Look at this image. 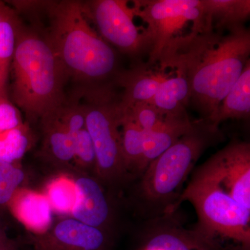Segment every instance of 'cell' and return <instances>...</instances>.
Wrapping results in <instances>:
<instances>
[{
  "mask_svg": "<svg viewBox=\"0 0 250 250\" xmlns=\"http://www.w3.org/2000/svg\"><path fill=\"white\" fill-rule=\"evenodd\" d=\"M74 161L83 173L95 175L96 173L97 159L95 147L86 129L77 133L75 138Z\"/></svg>",
  "mask_w": 250,
  "mask_h": 250,
  "instance_id": "d4e9b609",
  "label": "cell"
},
{
  "mask_svg": "<svg viewBox=\"0 0 250 250\" xmlns=\"http://www.w3.org/2000/svg\"><path fill=\"white\" fill-rule=\"evenodd\" d=\"M173 73V70L167 73L158 67L154 70L144 62L124 70L117 82L123 90L119 95L121 108L126 109L136 104L150 103L163 82Z\"/></svg>",
  "mask_w": 250,
  "mask_h": 250,
  "instance_id": "7c38bea8",
  "label": "cell"
},
{
  "mask_svg": "<svg viewBox=\"0 0 250 250\" xmlns=\"http://www.w3.org/2000/svg\"><path fill=\"white\" fill-rule=\"evenodd\" d=\"M47 39L66 76L83 85V91L114 90L124 70L117 51L90 24L83 2L61 1L49 5Z\"/></svg>",
  "mask_w": 250,
  "mask_h": 250,
  "instance_id": "7a4b0ae2",
  "label": "cell"
},
{
  "mask_svg": "<svg viewBox=\"0 0 250 250\" xmlns=\"http://www.w3.org/2000/svg\"><path fill=\"white\" fill-rule=\"evenodd\" d=\"M121 135L122 151L128 174L141 175L144 152V132L123 111Z\"/></svg>",
  "mask_w": 250,
  "mask_h": 250,
  "instance_id": "ffe728a7",
  "label": "cell"
},
{
  "mask_svg": "<svg viewBox=\"0 0 250 250\" xmlns=\"http://www.w3.org/2000/svg\"><path fill=\"white\" fill-rule=\"evenodd\" d=\"M14 164L0 161V182L4 179V177L9 173L10 171L15 167Z\"/></svg>",
  "mask_w": 250,
  "mask_h": 250,
  "instance_id": "f1b7e54d",
  "label": "cell"
},
{
  "mask_svg": "<svg viewBox=\"0 0 250 250\" xmlns=\"http://www.w3.org/2000/svg\"><path fill=\"white\" fill-rule=\"evenodd\" d=\"M4 220V208H0V245L8 239L6 233V225Z\"/></svg>",
  "mask_w": 250,
  "mask_h": 250,
  "instance_id": "83f0119b",
  "label": "cell"
},
{
  "mask_svg": "<svg viewBox=\"0 0 250 250\" xmlns=\"http://www.w3.org/2000/svg\"><path fill=\"white\" fill-rule=\"evenodd\" d=\"M24 125L19 110L8 100L0 96V134Z\"/></svg>",
  "mask_w": 250,
  "mask_h": 250,
  "instance_id": "4316f807",
  "label": "cell"
},
{
  "mask_svg": "<svg viewBox=\"0 0 250 250\" xmlns=\"http://www.w3.org/2000/svg\"><path fill=\"white\" fill-rule=\"evenodd\" d=\"M24 179V171L16 166L0 182V208H5L9 206Z\"/></svg>",
  "mask_w": 250,
  "mask_h": 250,
  "instance_id": "484cf974",
  "label": "cell"
},
{
  "mask_svg": "<svg viewBox=\"0 0 250 250\" xmlns=\"http://www.w3.org/2000/svg\"><path fill=\"white\" fill-rule=\"evenodd\" d=\"M17 22H0V96H6V83L14 57Z\"/></svg>",
  "mask_w": 250,
  "mask_h": 250,
  "instance_id": "7402d4cb",
  "label": "cell"
},
{
  "mask_svg": "<svg viewBox=\"0 0 250 250\" xmlns=\"http://www.w3.org/2000/svg\"><path fill=\"white\" fill-rule=\"evenodd\" d=\"M44 152L51 162L65 166L74 161L75 136L67 132L50 115L42 118Z\"/></svg>",
  "mask_w": 250,
  "mask_h": 250,
  "instance_id": "ac0fdd59",
  "label": "cell"
},
{
  "mask_svg": "<svg viewBox=\"0 0 250 250\" xmlns=\"http://www.w3.org/2000/svg\"><path fill=\"white\" fill-rule=\"evenodd\" d=\"M224 139L220 126L208 120L192 121L187 132L141 174L140 190L143 200L170 213L197 161L206 150Z\"/></svg>",
  "mask_w": 250,
  "mask_h": 250,
  "instance_id": "277c9868",
  "label": "cell"
},
{
  "mask_svg": "<svg viewBox=\"0 0 250 250\" xmlns=\"http://www.w3.org/2000/svg\"><path fill=\"white\" fill-rule=\"evenodd\" d=\"M218 243L207 239L198 233L190 234L166 230L151 237L146 250H223Z\"/></svg>",
  "mask_w": 250,
  "mask_h": 250,
  "instance_id": "d6986e66",
  "label": "cell"
},
{
  "mask_svg": "<svg viewBox=\"0 0 250 250\" xmlns=\"http://www.w3.org/2000/svg\"><path fill=\"white\" fill-rule=\"evenodd\" d=\"M208 160L233 198L250 210V143L233 141Z\"/></svg>",
  "mask_w": 250,
  "mask_h": 250,
  "instance_id": "9c48e42d",
  "label": "cell"
},
{
  "mask_svg": "<svg viewBox=\"0 0 250 250\" xmlns=\"http://www.w3.org/2000/svg\"><path fill=\"white\" fill-rule=\"evenodd\" d=\"M38 250H106L107 231L74 218L62 219L34 238Z\"/></svg>",
  "mask_w": 250,
  "mask_h": 250,
  "instance_id": "30bf717a",
  "label": "cell"
},
{
  "mask_svg": "<svg viewBox=\"0 0 250 250\" xmlns=\"http://www.w3.org/2000/svg\"><path fill=\"white\" fill-rule=\"evenodd\" d=\"M45 195L53 211L71 214L75 202L73 181L65 178L55 179L47 186Z\"/></svg>",
  "mask_w": 250,
  "mask_h": 250,
  "instance_id": "603a6c76",
  "label": "cell"
},
{
  "mask_svg": "<svg viewBox=\"0 0 250 250\" xmlns=\"http://www.w3.org/2000/svg\"><path fill=\"white\" fill-rule=\"evenodd\" d=\"M129 1L125 0H93L83 2L90 21L98 34L116 50L142 63L147 56V39L143 27L134 22L135 16Z\"/></svg>",
  "mask_w": 250,
  "mask_h": 250,
  "instance_id": "ba28073f",
  "label": "cell"
},
{
  "mask_svg": "<svg viewBox=\"0 0 250 250\" xmlns=\"http://www.w3.org/2000/svg\"><path fill=\"white\" fill-rule=\"evenodd\" d=\"M73 182L75 202L71 213L72 218L108 231L113 212L101 181L96 176L83 172Z\"/></svg>",
  "mask_w": 250,
  "mask_h": 250,
  "instance_id": "8fae6325",
  "label": "cell"
},
{
  "mask_svg": "<svg viewBox=\"0 0 250 250\" xmlns=\"http://www.w3.org/2000/svg\"><path fill=\"white\" fill-rule=\"evenodd\" d=\"M189 100L190 88L187 78L182 72L174 71L163 82L149 103L166 116L186 118L188 117Z\"/></svg>",
  "mask_w": 250,
  "mask_h": 250,
  "instance_id": "9a60e30c",
  "label": "cell"
},
{
  "mask_svg": "<svg viewBox=\"0 0 250 250\" xmlns=\"http://www.w3.org/2000/svg\"><path fill=\"white\" fill-rule=\"evenodd\" d=\"M250 31L192 32L179 41L158 65L182 72L190 88L189 106L210 121L250 62Z\"/></svg>",
  "mask_w": 250,
  "mask_h": 250,
  "instance_id": "6da1fadb",
  "label": "cell"
},
{
  "mask_svg": "<svg viewBox=\"0 0 250 250\" xmlns=\"http://www.w3.org/2000/svg\"><path fill=\"white\" fill-rule=\"evenodd\" d=\"M131 6L147 39L149 66L157 67L179 41L205 31L202 0H134Z\"/></svg>",
  "mask_w": 250,
  "mask_h": 250,
  "instance_id": "8992f818",
  "label": "cell"
},
{
  "mask_svg": "<svg viewBox=\"0 0 250 250\" xmlns=\"http://www.w3.org/2000/svg\"><path fill=\"white\" fill-rule=\"evenodd\" d=\"M13 98L29 118L41 120L64 103L66 74L47 37L15 25Z\"/></svg>",
  "mask_w": 250,
  "mask_h": 250,
  "instance_id": "3957f363",
  "label": "cell"
},
{
  "mask_svg": "<svg viewBox=\"0 0 250 250\" xmlns=\"http://www.w3.org/2000/svg\"><path fill=\"white\" fill-rule=\"evenodd\" d=\"M8 207L24 226L37 235L46 232L53 225V210L45 194L18 190Z\"/></svg>",
  "mask_w": 250,
  "mask_h": 250,
  "instance_id": "4fadbf2b",
  "label": "cell"
},
{
  "mask_svg": "<svg viewBox=\"0 0 250 250\" xmlns=\"http://www.w3.org/2000/svg\"><path fill=\"white\" fill-rule=\"evenodd\" d=\"M250 116V61L220 103L210 123L220 126L229 119L247 120Z\"/></svg>",
  "mask_w": 250,
  "mask_h": 250,
  "instance_id": "e0dca14e",
  "label": "cell"
},
{
  "mask_svg": "<svg viewBox=\"0 0 250 250\" xmlns=\"http://www.w3.org/2000/svg\"><path fill=\"white\" fill-rule=\"evenodd\" d=\"M122 111L144 132L156 129L168 118L149 103L136 104Z\"/></svg>",
  "mask_w": 250,
  "mask_h": 250,
  "instance_id": "cb8c5ba5",
  "label": "cell"
},
{
  "mask_svg": "<svg viewBox=\"0 0 250 250\" xmlns=\"http://www.w3.org/2000/svg\"><path fill=\"white\" fill-rule=\"evenodd\" d=\"M202 4L205 31H231L250 18V0H202Z\"/></svg>",
  "mask_w": 250,
  "mask_h": 250,
  "instance_id": "5bb4252c",
  "label": "cell"
},
{
  "mask_svg": "<svg viewBox=\"0 0 250 250\" xmlns=\"http://www.w3.org/2000/svg\"><path fill=\"white\" fill-rule=\"evenodd\" d=\"M185 201L190 202L196 210L197 233L215 243V237L220 236L238 243L242 249L250 250V210L233 198L205 164L195 171L170 213Z\"/></svg>",
  "mask_w": 250,
  "mask_h": 250,
  "instance_id": "5b68a950",
  "label": "cell"
},
{
  "mask_svg": "<svg viewBox=\"0 0 250 250\" xmlns=\"http://www.w3.org/2000/svg\"><path fill=\"white\" fill-rule=\"evenodd\" d=\"M83 92L85 129L96 154L95 176L103 184L116 185L129 175L122 151L119 95L114 90Z\"/></svg>",
  "mask_w": 250,
  "mask_h": 250,
  "instance_id": "52a82bcc",
  "label": "cell"
},
{
  "mask_svg": "<svg viewBox=\"0 0 250 250\" xmlns=\"http://www.w3.org/2000/svg\"><path fill=\"white\" fill-rule=\"evenodd\" d=\"M192 122L189 116L186 118L168 117L156 129L149 132L143 131L144 152L142 162L143 173L151 162L170 148L187 132Z\"/></svg>",
  "mask_w": 250,
  "mask_h": 250,
  "instance_id": "2e32d148",
  "label": "cell"
},
{
  "mask_svg": "<svg viewBox=\"0 0 250 250\" xmlns=\"http://www.w3.org/2000/svg\"><path fill=\"white\" fill-rule=\"evenodd\" d=\"M30 146V136L24 125L3 133L0 134V161L15 165Z\"/></svg>",
  "mask_w": 250,
  "mask_h": 250,
  "instance_id": "44dd1931",
  "label": "cell"
}]
</instances>
